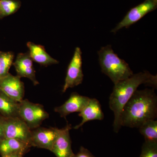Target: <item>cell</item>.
Wrapping results in <instances>:
<instances>
[{"instance_id":"obj_1","label":"cell","mask_w":157,"mask_h":157,"mask_svg":"<svg viewBox=\"0 0 157 157\" xmlns=\"http://www.w3.org/2000/svg\"><path fill=\"white\" fill-rule=\"evenodd\" d=\"M155 89L136 90L124 106L122 126L139 128L146 121L157 117V96Z\"/></svg>"},{"instance_id":"obj_2","label":"cell","mask_w":157,"mask_h":157,"mask_svg":"<svg viewBox=\"0 0 157 157\" xmlns=\"http://www.w3.org/2000/svg\"><path fill=\"white\" fill-rule=\"evenodd\" d=\"M141 84L157 89V76L147 71L133 74L124 80L114 84L109 98V108L113 112V131L117 133L121 128V117L124 105Z\"/></svg>"},{"instance_id":"obj_3","label":"cell","mask_w":157,"mask_h":157,"mask_svg":"<svg viewBox=\"0 0 157 157\" xmlns=\"http://www.w3.org/2000/svg\"><path fill=\"white\" fill-rule=\"evenodd\" d=\"M101 71L116 84L133 75L129 65L119 57L111 45L102 47L98 52Z\"/></svg>"},{"instance_id":"obj_4","label":"cell","mask_w":157,"mask_h":157,"mask_svg":"<svg viewBox=\"0 0 157 157\" xmlns=\"http://www.w3.org/2000/svg\"><path fill=\"white\" fill-rule=\"evenodd\" d=\"M18 115L31 130L39 128L49 114L41 104L32 103L27 99L19 103Z\"/></svg>"},{"instance_id":"obj_5","label":"cell","mask_w":157,"mask_h":157,"mask_svg":"<svg viewBox=\"0 0 157 157\" xmlns=\"http://www.w3.org/2000/svg\"><path fill=\"white\" fill-rule=\"evenodd\" d=\"M3 126L5 138L21 140L31 146L32 130L20 117L5 118L3 117Z\"/></svg>"},{"instance_id":"obj_6","label":"cell","mask_w":157,"mask_h":157,"mask_svg":"<svg viewBox=\"0 0 157 157\" xmlns=\"http://www.w3.org/2000/svg\"><path fill=\"white\" fill-rule=\"evenodd\" d=\"M157 8V0H145L143 3L130 9L122 20L113 29L111 32L116 33L121 29L128 28L141 19L147 14L154 11Z\"/></svg>"},{"instance_id":"obj_7","label":"cell","mask_w":157,"mask_h":157,"mask_svg":"<svg viewBox=\"0 0 157 157\" xmlns=\"http://www.w3.org/2000/svg\"><path fill=\"white\" fill-rule=\"evenodd\" d=\"M83 76L82 51L80 48L76 47L68 67L63 92H65L70 88H73L81 84Z\"/></svg>"},{"instance_id":"obj_8","label":"cell","mask_w":157,"mask_h":157,"mask_svg":"<svg viewBox=\"0 0 157 157\" xmlns=\"http://www.w3.org/2000/svg\"><path fill=\"white\" fill-rule=\"evenodd\" d=\"M59 129L55 128H39L31 131V147L45 149L51 151L55 142Z\"/></svg>"},{"instance_id":"obj_9","label":"cell","mask_w":157,"mask_h":157,"mask_svg":"<svg viewBox=\"0 0 157 157\" xmlns=\"http://www.w3.org/2000/svg\"><path fill=\"white\" fill-rule=\"evenodd\" d=\"M0 90L17 102L23 100L24 84L19 76L10 73L0 78Z\"/></svg>"},{"instance_id":"obj_10","label":"cell","mask_w":157,"mask_h":157,"mask_svg":"<svg viewBox=\"0 0 157 157\" xmlns=\"http://www.w3.org/2000/svg\"><path fill=\"white\" fill-rule=\"evenodd\" d=\"M71 126L67 124L63 128L59 129L57 137L51 151L56 157H73L75 155L71 146Z\"/></svg>"},{"instance_id":"obj_11","label":"cell","mask_w":157,"mask_h":157,"mask_svg":"<svg viewBox=\"0 0 157 157\" xmlns=\"http://www.w3.org/2000/svg\"><path fill=\"white\" fill-rule=\"evenodd\" d=\"M33 60L29 52L21 53L17 55L15 62L13 63L17 76L21 78H29L35 86L39 84L36 78V71L33 67Z\"/></svg>"},{"instance_id":"obj_12","label":"cell","mask_w":157,"mask_h":157,"mask_svg":"<svg viewBox=\"0 0 157 157\" xmlns=\"http://www.w3.org/2000/svg\"><path fill=\"white\" fill-rule=\"evenodd\" d=\"M90 98L82 96L78 93L71 94L70 98L61 106L56 107L54 110L60 115L61 117L65 118L70 113L80 112L89 102Z\"/></svg>"},{"instance_id":"obj_13","label":"cell","mask_w":157,"mask_h":157,"mask_svg":"<svg viewBox=\"0 0 157 157\" xmlns=\"http://www.w3.org/2000/svg\"><path fill=\"white\" fill-rule=\"evenodd\" d=\"M78 116L82 118L80 124L74 127L78 129L89 121L103 120L104 118V113L101 109L100 102L95 98L90 99L87 105L79 112Z\"/></svg>"},{"instance_id":"obj_14","label":"cell","mask_w":157,"mask_h":157,"mask_svg":"<svg viewBox=\"0 0 157 157\" xmlns=\"http://www.w3.org/2000/svg\"><path fill=\"white\" fill-rule=\"evenodd\" d=\"M31 147L21 140L12 138H5L0 142L1 156L13 154L24 155L29 151Z\"/></svg>"},{"instance_id":"obj_15","label":"cell","mask_w":157,"mask_h":157,"mask_svg":"<svg viewBox=\"0 0 157 157\" xmlns=\"http://www.w3.org/2000/svg\"><path fill=\"white\" fill-rule=\"evenodd\" d=\"M27 46L33 61L44 66L59 63V61L47 53L44 46L30 42H28Z\"/></svg>"},{"instance_id":"obj_16","label":"cell","mask_w":157,"mask_h":157,"mask_svg":"<svg viewBox=\"0 0 157 157\" xmlns=\"http://www.w3.org/2000/svg\"><path fill=\"white\" fill-rule=\"evenodd\" d=\"M19 102L0 90V114L5 118L19 117Z\"/></svg>"},{"instance_id":"obj_17","label":"cell","mask_w":157,"mask_h":157,"mask_svg":"<svg viewBox=\"0 0 157 157\" xmlns=\"http://www.w3.org/2000/svg\"><path fill=\"white\" fill-rule=\"evenodd\" d=\"M138 128L145 141L157 142V121L155 119L146 121Z\"/></svg>"},{"instance_id":"obj_18","label":"cell","mask_w":157,"mask_h":157,"mask_svg":"<svg viewBox=\"0 0 157 157\" xmlns=\"http://www.w3.org/2000/svg\"><path fill=\"white\" fill-rule=\"evenodd\" d=\"M21 6L19 0H0V19L16 13Z\"/></svg>"},{"instance_id":"obj_19","label":"cell","mask_w":157,"mask_h":157,"mask_svg":"<svg viewBox=\"0 0 157 157\" xmlns=\"http://www.w3.org/2000/svg\"><path fill=\"white\" fill-rule=\"evenodd\" d=\"M14 58V54L12 52L0 51V78L9 74Z\"/></svg>"},{"instance_id":"obj_20","label":"cell","mask_w":157,"mask_h":157,"mask_svg":"<svg viewBox=\"0 0 157 157\" xmlns=\"http://www.w3.org/2000/svg\"><path fill=\"white\" fill-rule=\"evenodd\" d=\"M140 157H157V142L145 141Z\"/></svg>"},{"instance_id":"obj_21","label":"cell","mask_w":157,"mask_h":157,"mask_svg":"<svg viewBox=\"0 0 157 157\" xmlns=\"http://www.w3.org/2000/svg\"><path fill=\"white\" fill-rule=\"evenodd\" d=\"M73 157H95L86 148L82 146L79 151Z\"/></svg>"},{"instance_id":"obj_22","label":"cell","mask_w":157,"mask_h":157,"mask_svg":"<svg viewBox=\"0 0 157 157\" xmlns=\"http://www.w3.org/2000/svg\"><path fill=\"white\" fill-rule=\"evenodd\" d=\"M5 139L3 126V117L0 115V142Z\"/></svg>"},{"instance_id":"obj_23","label":"cell","mask_w":157,"mask_h":157,"mask_svg":"<svg viewBox=\"0 0 157 157\" xmlns=\"http://www.w3.org/2000/svg\"><path fill=\"white\" fill-rule=\"evenodd\" d=\"M23 156L24 155L19 154H13L3 156L1 157H23Z\"/></svg>"}]
</instances>
